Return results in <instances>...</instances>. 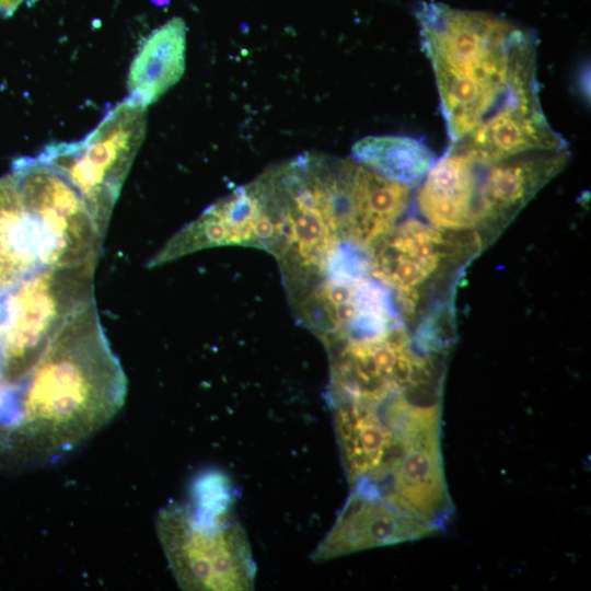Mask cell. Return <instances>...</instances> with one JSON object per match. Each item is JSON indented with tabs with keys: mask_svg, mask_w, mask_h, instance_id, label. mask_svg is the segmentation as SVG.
<instances>
[{
	"mask_svg": "<svg viewBox=\"0 0 591 591\" xmlns=\"http://www.w3.org/2000/svg\"><path fill=\"white\" fill-rule=\"evenodd\" d=\"M416 19L436 78L448 151L502 159L566 144L540 103L532 31L433 1L418 4Z\"/></svg>",
	"mask_w": 591,
	"mask_h": 591,
	"instance_id": "cell-1",
	"label": "cell"
},
{
	"mask_svg": "<svg viewBox=\"0 0 591 591\" xmlns=\"http://www.w3.org/2000/svg\"><path fill=\"white\" fill-rule=\"evenodd\" d=\"M126 394V374L92 298L9 391L3 424L39 455L57 457L105 426Z\"/></svg>",
	"mask_w": 591,
	"mask_h": 591,
	"instance_id": "cell-2",
	"label": "cell"
},
{
	"mask_svg": "<svg viewBox=\"0 0 591 591\" xmlns=\"http://www.w3.org/2000/svg\"><path fill=\"white\" fill-rule=\"evenodd\" d=\"M568 158L567 148L502 159L447 150L420 182L418 206L433 227L485 234L489 243Z\"/></svg>",
	"mask_w": 591,
	"mask_h": 591,
	"instance_id": "cell-3",
	"label": "cell"
},
{
	"mask_svg": "<svg viewBox=\"0 0 591 591\" xmlns=\"http://www.w3.org/2000/svg\"><path fill=\"white\" fill-rule=\"evenodd\" d=\"M189 502H172L157 532L172 572L185 590L242 591L254 587L256 567L242 526L231 517L233 491L219 473L200 476Z\"/></svg>",
	"mask_w": 591,
	"mask_h": 591,
	"instance_id": "cell-4",
	"label": "cell"
},
{
	"mask_svg": "<svg viewBox=\"0 0 591 591\" xmlns=\"http://www.w3.org/2000/svg\"><path fill=\"white\" fill-rule=\"evenodd\" d=\"M96 264L42 267L0 293V381L28 374L63 324L93 297Z\"/></svg>",
	"mask_w": 591,
	"mask_h": 591,
	"instance_id": "cell-5",
	"label": "cell"
},
{
	"mask_svg": "<svg viewBox=\"0 0 591 591\" xmlns=\"http://www.w3.org/2000/svg\"><path fill=\"white\" fill-rule=\"evenodd\" d=\"M146 109L127 97L112 108L84 139L51 144L39 153L80 192L103 237L144 138Z\"/></svg>",
	"mask_w": 591,
	"mask_h": 591,
	"instance_id": "cell-6",
	"label": "cell"
},
{
	"mask_svg": "<svg viewBox=\"0 0 591 591\" xmlns=\"http://www.w3.org/2000/svg\"><path fill=\"white\" fill-rule=\"evenodd\" d=\"M11 173L32 221L42 267L97 264L103 236L67 176L39 153L15 161Z\"/></svg>",
	"mask_w": 591,
	"mask_h": 591,
	"instance_id": "cell-7",
	"label": "cell"
},
{
	"mask_svg": "<svg viewBox=\"0 0 591 591\" xmlns=\"http://www.w3.org/2000/svg\"><path fill=\"white\" fill-rule=\"evenodd\" d=\"M278 230L255 181L236 188L176 232L148 260L158 267L187 254L221 245H248L273 253Z\"/></svg>",
	"mask_w": 591,
	"mask_h": 591,
	"instance_id": "cell-8",
	"label": "cell"
},
{
	"mask_svg": "<svg viewBox=\"0 0 591 591\" xmlns=\"http://www.w3.org/2000/svg\"><path fill=\"white\" fill-rule=\"evenodd\" d=\"M437 533L431 526L391 505L351 491L333 526L313 552L324 561L363 549L422 538Z\"/></svg>",
	"mask_w": 591,
	"mask_h": 591,
	"instance_id": "cell-9",
	"label": "cell"
},
{
	"mask_svg": "<svg viewBox=\"0 0 591 591\" xmlns=\"http://www.w3.org/2000/svg\"><path fill=\"white\" fill-rule=\"evenodd\" d=\"M186 25L176 16L154 30L136 54L127 79L128 99L147 107L182 78Z\"/></svg>",
	"mask_w": 591,
	"mask_h": 591,
	"instance_id": "cell-10",
	"label": "cell"
},
{
	"mask_svg": "<svg viewBox=\"0 0 591 591\" xmlns=\"http://www.w3.org/2000/svg\"><path fill=\"white\" fill-rule=\"evenodd\" d=\"M39 268L32 221L10 172L0 178V293Z\"/></svg>",
	"mask_w": 591,
	"mask_h": 591,
	"instance_id": "cell-11",
	"label": "cell"
},
{
	"mask_svg": "<svg viewBox=\"0 0 591 591\" xmlns=\"http://www.w3.org/2000/svg\"><path fill=\"white\" fill-rule=\"evenodd\" d=\"M351 159L379 176L405 186L419 184L437 158L421 141L407 136H367L351 148Z\"/></svg>",
	"mask_w": 591,
	"mask_h": 591,
	"instance_id": "cell-12",
	"label": "cell"
},
{
	"mask_svg": "<svg viewBox=\"0 0 591 591\" xmlns=\"http://www.w3.org/2000/svg\"><path fill=\"white\" fill-rule=\"evenodd\" d=\"M24 0H0V14L11 15Z\"/></svg>",
	"mask_w": 591,
	"mask_h": 591,
	"instance_id": "cell-13",
	"label": "cell"
},
{
	"mask_svg": "<svg viewBox=\"0 0 591 591\" xmlns=\"http://www.w3.org/2000/svg\"><path fill=\"white\" fill-rule=\"evenodd\" d=\"M7 394H8V391L5 390V387L2 385V383L0 381V413H1V409L3 407Z\"/></svg>",
	"mask_w": 591,
	"mask_h": 591,
	"instance_id": "cell-14",
	"label": "cell"
}]
</instances>
